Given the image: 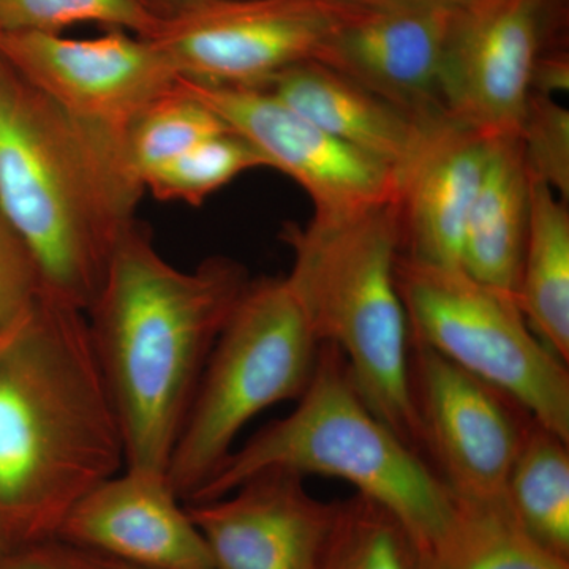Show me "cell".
<instances>
[{
    "instance_id": "4dcf8cb0",
    "label": "cell",
    "mask_w": 569,
    "mask_h": 569,
    "mask_svg": "<svg viewBox=\"0 0 569 569\" xmlns=\"http://www.w3.org/2000/svg\"><path fill=\"white\" fill-rule=\"evenodd\" d=\"M149 3L157 10V13L162 14L163 18L170 17V14L178 13L194 0H148Z\"/></svg>"
},
{
    "instance_id": "603a6c76",
    "label": "cell",
    "mask_w": 569,
    "mask_h": 569,
    "mask_svg": "<svg viewBox=\"0 0 569 569\" xmlns=\"http://www.w3.org/2000/svg\"><path fill=\"white\" fill-rule=\"evenodd\" d=\"M321 569H418V548L396 516L356 493L339 503Z\"/></svg>"
},
{
    "instance_id": "e0dca14e",
    "label": "cell",
    "mask_w": 569,
    "mask_h": 569,
    "mask_svg": "<svg viewBox=\"0 0 569 569\" xmlns=\"http://www.w3.org/2000/svg\"><path fill=\"white\" fill-rule=\"evenodd\" d=\"M264 89L326 133L396 171L413 156L426 126L317 61L291 67Z\"/></svg>"
},
{
    "instance_id": "8992f818",
    "label": "cell",
    "mask_w": 569,
    "mask_h": 569,
    "mask_svg": "<svg viewBox=\"0 0 569 569\" xmlns=\"http://www.w3.org/2000/svg\"><path fill=\"white\" fill-rule=\"evenodd\" d=\"M318 348L287 277L252 280L213 346L171 455L167 477L181 500L219 470L250 419L302 396Z\"/></svg>"
},
{
    "instance_id": "d6a6232c",
    "label": "cell",
    "mask_w": 569,
    "mask_h": 569,
    "mask_svg": "<svg viewBox=\"0 0 569 569\" xmlns=\"http://www.w3.org/2000/svg\"><path fill=\"white\" fill-rule=\"evenodd\" d=\"M10 552L9 545H7L6 539H3L2 535H0V563L6 559L7 553Z\"/></svg>"
},
{
    "instance_id": "44dd1931",
    "label": "cell",
    "mask_w": 569,
    "mask_h": 569,
    "mask_svg": "<svg viewBox=\"0 0 569 569\" xmlns=\"http://www.w3.org/2000/svg\"><path fill=\"white\" fill-rule=\"evenodd\" d=\"M569 441L531 421L512 462L505 496L541 548L569 560Z\"/></svg>"
},
{
    "instance_id": "7402d4cb",
    "label": "cell",
    "mask_w": 569,
    "mask_h": 569,
    "mask_svg": "<svg viewBox=\"0 0 569 569\" xmlns=\"http://www.w3.org/2000/svg\"><path fill=\"white\" fill-rule=\"evenodd\" d=\"M227 130L230 127L178 81L127 127L122 137L123 159L130 174L144 189L146 179L159 168L198 142Z\"/></svg>"
},
{
    "instance_id": "3957f363",
    "label": "cell",
    "mask_w": 569,
    "mask_h": 569,
    "mask_svg": "<svg viewBox=\"0 0 569 569\" xmlns=\"http://www.w3.org/2000/svg\"><path fill=\"white\" fill-rule=\"evenodd\" d=\"M142 192L118 138L74 121L0 56V209L41 293L88 312Z\"/></svg>"
},
{
    "instance_id": "d4e9b609",
    "label": "cell",
    "mask_w": 569,
    "mask_h": 569,
    "mask_svg": "<svg viewBox=\"0 0 569 569\" xmlns=\"http://www.w3.org/2000/svg\"><path fill=\"white\" fill-rule=\"evenodd\" d=\"M162 21L148 0H0V33H59L97 22L152 39Z\"/></svg>"
},
{
    "instance_id": "f1b7e54d",
    "label": "cell",
    "mask_w": 569,
    "mask_h": 569,
    "mask_svg": "<svg viewBox=\"0 0 569 569\" xmlns=\"http://www.w3.org/2000/svg\"><path fill=\"white\" fill-rule=\"evenodd\" d=\"M569 91V59L563 51L545 52L531 74L530 93L556 97Z\"/></svg>"
},
{
    "instance_id": "5b68a950",
    "label": "cell",
    "mask_w": 569,
    "mask_h": 569,
    "mask_svg": "<svg viewBox=\"0 0 569 569\" xmlns=\"http://www.w3.org/2000/svg\"><path fill=\"white\" fill-rule=\"evenodd\" d=\"M287 276L318 342L346 356L356 387L381 421L422 456L408 388L410 332L396 284L395 201L342 220L284 224Z\"/></svg>"
},
{
    "instance_id": "5bb4252c",
    "label": "cell",
    "mask_w": 569,
    "mask_h": 569,
    "mask_svg": "<svg viewBox=\"0 0 569 569\" xmlns=\"http://www.w3.org/2000/svg\"><path fill=\"white\" fill-rule=\"evenodd\" d=\"M456 10L340 2L335 31L317 62L351 78L415 121H433L448 114L441 100V67Z\"/></svg>"
},
{
    "instance_id": "1f68e13d",
    "label": "cell",
    "mask_w": 569,
    "mask_h": 569,
    "mask_svg": "<svg viewBox=\"0 0 569 569\" xmlns=\"http://www.w3.org/2000/svg\"><path fill=\"white\" fill-rule=\"evenodd\" d=\"M104 559V557H103ZM108 561V565H110V567L112 569H141V568H137V567H132V565H126V563H121V561H116V560H110V559H104Z\"/></svg>"
},
{
    "instance_id": "ffe728a7",
    "label": "cell",
    "mask_w": 569,
    "mask_h": 569,
    "mask_svg": "<svg viewBox=\"0 0 569 569\" xmlns=\"http://www.w3.org/2000/svg\"><path fill=\"white\" fill-rule=\"evenodd\" d=\"M418 569H569V560L541 548L522 529L507 496L455 497L447 526L418 549Z\"/></svg>"
},
{
    "instance_id": "d6986e66",
    "label": "cell",
    "mask_w": 569,
    "mask_h": 569,
    "mask_svg": "<svg viewBox=\"0 0 569 569\" xmlns=\"http://www.w3.org/2000/svg\"><path fill=\"white\" fill-rule=\"evenodd\" d=\"M516 301L535 332L569 361V209L546 183L531 179L529 236Z\"/></svg>"
},
{
    "instance_id": "8fae6325",
    "label": "cell",
    "mask_w": 569,
    "mask_h": 569,
    "mask_svg": "<svg viewBox=\"0 0 569 569\" xmlns=\"http://www.w3.org/2000/svg\"><path fill=\"white\" fill-rule=\"evenodd\" d=\"M178 81L246 138L269 168L299 183L312 200L313 219H348L395 201V168L326 133L268 89Z\"/></svg>"
},
{
    "instance_id": "484cf974",
    "label": "cell",
    "mask_w": 569,
    "mask_h": 569,
    "mask_svg": "<svg viewBox=\"0 0 569 569\" xmlns=\"http://www.w3.org/2000/svg\"><path fill=\"white\" fill-rule=\"evenodd\" d=\"M518 134L530 178L546 183L568 203V108L553 97L530 93Z\"/></svg>"
},
{
    "instance_id": "7a4b0ae2",
    "label": "cell",
    "mask_w": 569,
    "mask_h": 569,
    "mask_svg": "<svg viewBox=\"0 0 569 569\" xmlns=\"http://www.w3.org/2000/svg\"><path fill=\"white\" fill-rule=\"evenodd\" d=\"M250 282L233 258L182 271L137 223L123 234L86 317L127 468L167 475L209 356Z\"/></svg>"
},
{
    "instance_id": "cb8c5ba5",
    "label": "cell",
    "mask_w": 569,
    "mask_h": 569,
    "mask_svg": "<svg viewBox=\"0 0 569 569\" xmlns=\"http://www.w3.org/2000/svg\"><path fill=\"white\" fill-rule=\"evenodd\" d=\"M261 167H268L264 157L230 129L159 168L146 179L144 190L160 201L201 206L238 176Z\"/></svg>"
},
{
    "instance_id": "30bf717a",
    "label": "cell",
    "mask_w": 569,
    "mask_h": 569,
    "mask_svg": "<svg viewBox=\"0 0 569 569\" xmlns=\"http://www.w3.org/2000/svg\"><path fill=\"white\" fill-rule=\"evenodd\" d=\"M0 56L74 121L121 142L133 119L179 78L152 40L123 31L97 39L0 33Z\"/></svg>"
},
{
    "instance_id": "4316f807",
    "label": "cell",
    "mask_w": 569,
    "mask_h": 569,
    "mask_svg": "<svg viewBox=\"0 0 569 569\" xmlns=\"http://www.w3.org/2000/svg\"><path fill=\"white\" fill-rule=\"evenodd\" d=\"M40 291L31 253L0 209V336L26 312Z\"/></svg>"
},
{
    "instance_id": "6da1fadb",
    "label": "cell",
    "mask_w": 569,
    "mask_h": 569,
    "mask_svg": "<svg viewBox=\"0 0 569 569\" xmlns=\"http://www.w3.org/2000/svg\"><path fill=\"white\" fill-rule=\"evenodd\" d=\"M123 463L88 317L40 291L0 336V535L10 550L58 538L71 508Z\"/></svg>"
},
{
    "instance_id": "7c38bea8",
    "label": "cell",
    "mask_w": 569,
    "mask_h": 569,
    "mask_svg": "<svg viewBox=\"0 0 569 569\" xmlns=\"http://www.w3.org/2000/svg\"><path fill=\"white\" fill-rule=\"evenodd\" d=\"M546 0H468L456 10L441 67V100L486 134L518 133L545 54Z\"/></svg>"
},
{
    "instance_id": "f546056e",
    "label": "cell",
    "mask_w": 569,
    "mask_h": 569,
    "mask_svg": "<svg viewBox=\"0 0 569 569\" xmlns=\"http://www.w3.org/2000/svg\"><path fill=\"white\" fill-rule=\"evenodd\" d=\"M340 2L365 7H448V9H459L468 0H340Z\"/></svg>"
},
{
    "instance_id": "4fadbf2b",
    "label": "cell",
    "mask_w": 569,
    "mask_h": 569,
    "mask_svg": "<svg viewBox=\"0 0 569 569\" xmlns=\"http://www.w3.org/2000/svg\"><path fill=\"white\" fill-rule=\"evenodd\" d=\"M339 503L310 496L299 475L266 470L228 496L186 507L217 569H321Z\"/></svg>"
},
{
    "instance_id": "9a60e30c",
    "label": "cell",
    "mask_w": 569,
    "mask_h": 569,
    "mask_svg": "<svg viewBox=\"0 0 569 569\" xmlns=\"http://www.w3.org/2000/svg\"><path fill=\"white\" fill-rule=\"evenodd\" d=\"M58 539L141 569H217L164 473L126 468L81 498Z\"/></svg>"
},
{
    "instance_id": "83f0119b",
    "label": "cell",
    "mask_w": 569,
    "mask_h": 569,
    "mask_svg": "<svg viewBox=\"0 0 569 569\" xmlns=\"http://www.w3.org/2000/svg\"><path fill=\"white\" fill-rule=\"evenodd\" d=\"M0 569H112L103 557L54 538L28 548L13 549Z\"/></svg>"
},
{
    "instance_id": "52a82bcc",
    "label": "cell",
    "mask_w": 569,
    "mask_h": 569,
    "mask_svg": "<svg viewBox=\"0 0 569 569\" xmlns=\"http://www.w3.org/2000/svg\"><path fill=\"white\" fill-rule=\"evenodd\" d=\"M396 284L410 342L507 392L535 421L569 441L568 362L531 331L515 296L462 269L400 253Z\"/></svg>"
},
{
    "instance_id": "2e32d148",
    "label": "cell",
    "mask_w": 569,
    "mask_h": 569,
    "mask_svg": "<svg viewBox=\"0 0 569 569\" xmlns=\"http://www.w3.org/2000/svg\"><path fill=\"white\" fill-rule=\"evenodd\" d=\"M490 134L443 114L426 122L413 156L397 171L395 204L400 254L459 268L463 234L477 197Z\"/></svg>"
},
{
    "instance_id": "277c9868",
    "label": "cell",
    "mask_w": 569,
    "mask_h": 569,
    "mask_svg": "<svg viewBox=\"0 0 569 569\" xmlns=\"http://www.w3.org/2000/svg\"><path fill=\"white\" fill-rule=\"evenodd\" d=\"M298 407L231 451L189 503L228 496L266 470L343 479L387 508L418 549L447 526L455 497L427 460L367 406L346 356L320 343L316 369Z\"/></svg>"
},
{
    "instance_id": "9c48e42d",
    "label": "cell",
    "mask_w": 569,
    "mask_h": 569,
    "mask_svg": "<svg viewBox=\"0 0 569 569\" xmlns=\"http://www.w3.org/2000/svg\"><path fill=\"white\" fill-rule=\"evenodd\" d=\"M408 388L422 458L459 498L505 497L529 411L511 396L410 342Z\"/></svg>"
},
{
    "instance_id": "ba28073f",
    "label": "cell",
    "mask_w": 569,
    "mask_h": 569,
    "mask_svg": "<svg viewBox=\"0 0 569 569\" xmlns=\"http://www.w3.org/2000/svg\"><path fill=\"white\" fill-rule=\"evenodd\" d=\"M339 10V0H194L149 40L183 80L264 88L291 67L320 61Z\"/></svg>"
},
{
    "instance_id": "ac0fdd59",
    "label": "cell",
    "mask_w": 569,
    "mask_h": 569,
    "mask_svg": "<svg viewBox=\"0 0 569 569\" xmlns=\"http://www.w3.org/2000/svg\"><path fill=\"white\" fill-rule=\"evenodd\" d=\"M530 206L531 178L519 134H490L485 173L463 234L460 269L516 298Z\"/></svg>"
}]
</instances>
